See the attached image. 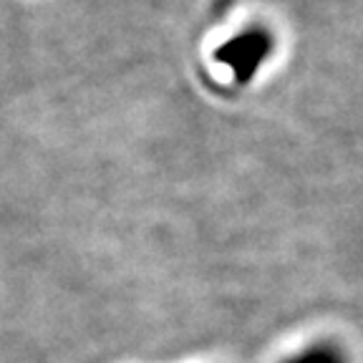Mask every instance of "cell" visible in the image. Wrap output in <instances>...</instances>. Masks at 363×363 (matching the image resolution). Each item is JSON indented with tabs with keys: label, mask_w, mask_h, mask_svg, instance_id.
Instances as JSON below:
<instances>
[{
	"label": "cell",
	"mask_w": 363,
	"mask_h": 363,
	"mask_svg": "<svg viewBox=\"0 0 363 363\" xmlns=\"http://www.w3.org/2000/svg\"><path fill=\"white\" fill-rule=\"evenodd\" d=\"M272 48H275V35L262 26H252V28L233 35L225 45H220L215 51V58L217 63L233 68L235 84L247 86L252 76L262 68V63L270 58Z\"/></svg>",
	"instance_id": "1"
},
{
	"label": "cell",
	"mask_w": 363,
	"mask_h": 363,
	"mask_svg": "<svg viewBox=\"0 0 363 363\" xmlns=\"http://www.w3.org/2000/svg\"><path fill=\"white\" fill-rule=\"evenodd\" d=\"M283 363H346V356L333 343H318V346H311L308 351L298 353Z\"/></svg>",
	"instance_id": "2"
}]
</instances>
